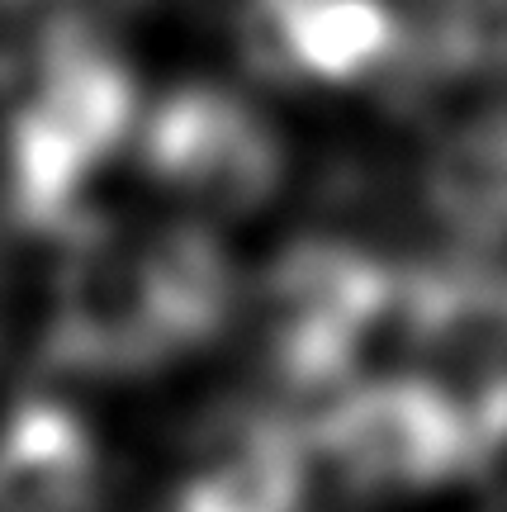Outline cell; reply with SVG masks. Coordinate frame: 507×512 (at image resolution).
<instances>
[{
    "label": "cell",
    "instance_id": "7a4b0ae2",
    "mask_svg": "<svg viewBox=\"0 0 507 512\" xmlns=\"http://www.w3.org/2000/svg\"><path fill=\"white\" fill-rule=\"evenodd\" d=\"M95 451L57 408H24L0 437V512H91Z\"/></svg>",
    "mask_w": 507,
    "mask_h": 512
},
{
    "label": "cell",
    "instance_id": "6da1fadb",
    "mask_svg": "<svg viewBox=\"0 0 507 512\" xmlns=\"http://www.w3.org/2000/svg\"><path fill=\"white\" fill-rule=\"evenodd\" d=\"M152 171L200 209H242L271 185V152L252 119L223 105H181L152 133Z\"/></svg>",
    "mask_w": 507,
    "mask_h": 512
}]
</instances>
